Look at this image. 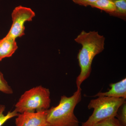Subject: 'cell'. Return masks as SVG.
I'll return each mask as SVG.
<instances>
[{
    "label": "cell",
    "mask_w": 126,
    "mask_h": 126,
    "mask_svg": "<svg viewBox=\"0 0 126 126\" xmlns=\"http://www.w3.org/2000/svg\"><path fill=\"white\" fill-rule=\"evenodd\" d=\"M0 91L7 94L13 93L12 89L4 78L3 74L0 71Z\"/></svg>",
    "instance_id": "cell-13"
},
{
    "label": "cell",
    "mask_w": 126,
    "mask_h": 126,
    "mask_svg": "<svg viewBox=\"0 0 126 126\" xmlns=\"http://www.w3.org/2000/svg\"><path fill=\"white\" fill-rule=\"evenodd\" d=\"M111 89L108 92L98 93L94 97L106 96L126 98V79L114 83L110 84Z\"/></svg>",
    "instance_id": "cell-7"
},
{
    "label": "cell",
    "mask_w": 126,
    "mask_h": 126,
    "mask_svg": "<svg viewBox=\"0 0 126 126\" xmlns=\"http://www.w3.org/2000/svg\"><path fill=\"white\" fill-rule=\"evenodd\" d=\"M74 40L82 46L77 56L81 69L76 80L77 88H79L81 87L83 82L90 76L94 57L104 50L105 38L98 32H87L82 31Z\"/></svg>",
    "instance_id": "cell-1"
},
{
    "label": "cell",
    "mask_w": 126,
    "mask_h": 126,
    "mask_svg": "<svg viewBox=\"0 0 126 126\" xmlns=\"http://www.w3.org/2000/svg\"><path fill=\"white\" fill-rule=\"evenodd\" d=\"M35 13L29 7L19 6L15 8L12 14V24L7 35L16 39L25 34V23L32 21Z\"/></svg>",
    "instance_id": "cell-5"
},
{
    "label": "cell",
    "mask_w": 126,
    "mask_h": 126,
    "mask_svg": "<svg viewBox=\"0 0 126 126\" xmlns=\"http://www.w3.org/2000/svg\"><path fill=\"white\" fill-rule=\"evenodd\" d=\"M90 6L103 11L109 14L114 12L115 10V4L112 0H97Z\"/></svg>",
    "instance_id": "cell-10"
},
{
    "label": "cell",
    "mask_w": 126,
    "mask_h": 126,
    "mask_svg": "<svg viewBox=\"0 0 126 126\" xmlns=\"http://www.w3.org/2000/svg\"><path fill=\"white\" fill-rule=\"evenodd\" d=\"M81 87L71 97L61 96L59 103L47 110L49 126H79V122L74 113L75 107L82 99Z\"/></svg>",
    "instance_id": "cell-2"
},
{
    "label": "cell",
    "mask_w": 126,
    "mask_h": 126,
    "mask_svg": "<svg viewBox=\"0 0 126 126\" xmlns=\"http://www.w3.org/2000/svg\"><path fill=\"white\" fill-rule=\"evenodd\" d=\"M5 107L4 105L0 106V126H1L9 119L15 117L17 116L19 114L14 110L12 111H9L6 115L4 114Z\"/></svg>",
    "instance_id": "cell-11"
},
{
    "label": "cell",
    "mask_w": 126,
    "mask_h": 126,
    "mask_svg": "<svg viewBox=\"0 0 126 126\" xmlns=\"http://www.w3.org/2000/svg\"><path fill=\"white\" fill-rule=\"evenodd\" d=\"M126 99L106 96L98 97L90 101L88 105L89 109H93V114L82 126H93L102 120L116 117L118 111Z\"/></svg>",
    "instance_id": "cell-4"
},
{
    "label": "cell",
    "mask_w": 126,
    "mask_h": 126,
    "mask_svg": "<svg viewBox=\"0 0 126 126\" xmlns=\"http://www.w3.org/2000/svg\"><path fill=\"white\" fill-rule=\"evenodd\" d=\"M122 126H126V102H125L120 107L116 117Z\"/></svg>",
    "instance_id": "cell-12"
},
{
    "label": "cell",
    "mask_w": 126,
    "mask_h": 126,
    "mask_svg": "<svg viewBox=\"0 0 126 126\" xmlns=\"http://www.w3.org/2000/svg\"><path fill=\"white\" fill-rule=\"evenodd\" d=\"M93 126H122L115 117L110 118L98 122Z\"/></svg>",
    "instance_id": "cell-14"
},
{
    "label": "cell",
    "mask_w": 126,
    "mask_h": 126,
    "mask_svg": "<svg viewBox=\"0 0 126 126\" xmlns=\"http://www.w3.org/2000/svg\"><path fill=\"white\" fill-rule=\"evenodd\" d=\"M75 4L87 7L90 6L97 0H72Z\"/></svg>",
    "instance_id": "cell-15"
},
{
    "label": "cell",
    "mask_w": 126,
    "mask_h": 126,
    "mask_svg": "<svg viewBox=\"0 0 126 126\" xmlns=\"http://www.w3.org/2000/svg\"><path fill=\"white\" fill-rule=\"evenodd\" d=\"M115 6L114 12L109 14L110 16L126 20V0H112Z\"/></svg>",
    "instance_id": "cell-9"
},
{
    "label": "cell",
    "mask_w": 126,
    "mask_h": 126,
    "mask_svg": "<svg viewBox=\"0 0 126 126\" xmlns=\"http://www.w3.org/2000/svg\"><path fill=\"white\" fill-rule=\"evenodd\" d=\"M18 48L16 39L7 35L0 40V61L11 57Z\"/></svg>",
    "instance_id": "cell-8"
},
{
    "label": "cell",
    "mask_w": 126,
    "mask_h": 126,
    "mask_svg": "<svg viewBox=\"0 0 126 126\" xmlns=\"http://www.w3.org/2000/svg\"><path fill=\"white\" fill-rule=\"evenodd\" d=\"M47 110L19 113L16 119V126H49Z\"/></svg>",
    "instance_id": "cell-6"
},
{
    "label": "cell",
    "mask_w": 126,
    "mask_h": 126,
    "mask_svg": "<svg viewBox=\"0 0 126 126\" xmlns=\"http://www.w3.org/2000/svg\"><path fill=\"white\" fill-rule=\"evenodd\" d=\"M50 102L49 89L37 86L26 91L21 96L15 110L19 113L44 111L49 109Z\"/></svg>",
    "instance_id": "cell-3"
}]
</instances>
